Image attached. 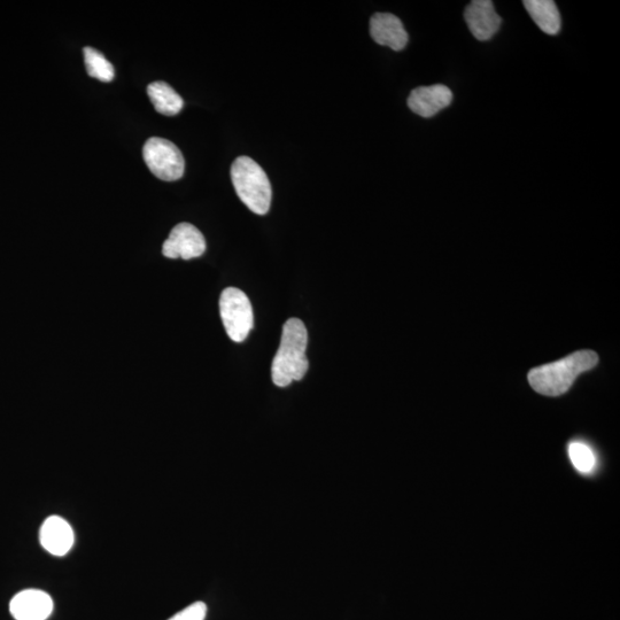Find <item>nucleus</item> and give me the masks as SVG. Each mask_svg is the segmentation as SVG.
<instances>
[{
	"instance_id": "1",
	"label": "nucleus",
	"mask_w": 620,
	"mask_h": 620,
	"mask_svg": "<svg viewBox=\"0 0 620 620\" xmlns=\"http://www.w3.org/2000/svg\"><path fill=\"white\" fill-rule=\"evenodd\" d=\"M308 332L306 325L299 319L286 321L283 327L281 345H279L271 377L278 387H286L301 381L309 368L306 358Z\"/></svg>"
},
{
	"instance_id": "2",
	"label": "nucleus",
	"mask_w": 620,
	"mask_h": 620,
	"mask_svg": "<svg viewBox=\"0 0 620 620\" xmlns=\"http://www.w3.org/2000/svg\"><path fill=\"white\" fill-rule=\"evenodd\" d=\"M599 356L593 351H579L560 361L545 364L530 371L529 382L532 389L547 397H560L567 393L576 378L593 369Z\"/></svg>"
},
{
	"instance_id": "3",
	"label": "nucleus",
	"mask_w": 620,
	"mask_h": 620,
	"mask_svg": "<svg viewBox=\"0 0 620 620\" xmlns=\"http://www.w3.org/2000/svg\"><path fill=\"white\" fill-rule=\"evenodd\" d=\"M231 180L240 200L258 215L269 212L273 190L265 170L248 157H239L231 166Z\"/></svg>"
},
{
	"instance_id": "4",
	"label": "nucleus",
	"mask_w": 620,
	"mask_h": 620,
	"mask_svg": "<svg viewBox=\"0 0 620 620\" xmlns=\"http://www.w3.org/2000/svg\"><path fill=\"white\" fill-rule=\"evenodd\" d=\"M221 319L228 336L243 343L254 325L253 308L246 294L236 288L224 290L220 298Z\"/></svg>"
},
{
	"instance_id": "5",
	"label": "nucleus",
	"mask_w": 620,
	"mask_h": 620,
	"mask_svg": "<svg viewBox=\"0 0 620 620\" xmlns=\"http://www.w3.org/2000/svg\"><path fill=\"white\" fill-rule=\"evenodd\" d=\"M145 164L159 180L173 182L184 175L185 161L178 147L165 138L147 139L143 147Z\"/></svg>"
},
{
	"instance_id": "6",
	"label": "nucleus",
	"mask_w": 620,
	"mask_h": 620,
	"mask_svg": "<svg viewBox=\"0 0 620 620\" xmlns=\"http://www.w3.org/2000/svg\"><path fill=\"white\" fill-rule=\"evenodd\" d=\"M205 251L204 235L190 223L177 224L162 246V253L169 259L191 260L201 257Z\"/></svg>"
},
{
	"instance_id": "7",
	"label": "nucleus",
	"mask_w": 620,
	"mask_h": 620,
	"mask_svg": "<svg viewBox=\"0 0 620 620\" xmlns=\"http://www.w3.org/2000/svg\"><path fill=\"white\" fill-rule=\"evenodd\" d=\"M471 34L480 42L490 41L498 33L502 19L496 13L491 0H474L464 11Z\"/></svg>"
},
{
	"instance_id": "8",
	"label": "nucleus",
	"mask_w": 620,
	"mask_h": 620,
	"mask_svg": "<svg viewBox=\"0 0 620 620\" xmlns=\"http://www.w3.org/2000/svg\"><path fill=\"white\" fill-rule=\"evenodd\" d=\"M453 102V92L446 85L420 87L410 92L408 107L422 118L429 119L445 110Z\"/></svg>"
},
{
	"instance_id": "9",
	"label": "nucleus",
	"mask_w": 620,
	"mask_h": 620,
	"mask_svg": "<svg viewBox=\"0 0 620 620\" xmlns=\"http://www.w3.org/2000/svg\"><path fill=\"white\" fill-rule=\"evenodd\" d=\"M53 600L40 589H26L15 595L10 611L17 620H46L52 615Z\"/></svg>"
},
{
	"instance_id": "10",
	"label": "nucleus",
	"mask_w": 620,
	"mask_h": 620,
	"mask_svg": "<svg viewBox=\"0 0 620 620\" xmlns=\"http://www.w3.org/2000/svg\"><path fill=\"white\" fill-rule=\"evenodd\" d=\"M370 35L377 44L401 51L408 44V34L402 21L391 13H376L370 20Z\"/></svg>"
},
{
	"instance_id": "11",
	"label": "nucleus",
	"mask_w": 620,
	"mask_h": 620,
	"mask_svg": "<svg viewBox=\"0 0 620 620\" xmlns=\"http://www.w3.org/2000/svg\"><path fill=\"white\" fill-rule=\"evenodd\" d=\"M40 540L46 552L54 556H65L74 545V531L64 518L51 516L41 527Z\"/></svg>"
},
{
	"instance_id": "12",
	"label": "nucleus",
	"mask_w": 620,
	"mask_h": 620,
	"mask_svg": "<svg viewBox=\"0 0 620 620\" xmlns=\"http://www.w3.org/2000/svg\"><path fill=\"white\" fill-rule=\"evenodd\" d=\"M536 25L547 35H557L562 28L561 13L553 0H525L523 3Z\"/></svg>"
},
{
	"instance_id": "13",
	"label": "nucleus",
	"mask_w": 620,
	"mask_h": 620,
	"mask_svg": "<svg viewBox=\"0 0 620 620\" xmlns=\"http://www.w3.org/2000/svg\"><path fill=\"white\" fill-rule=\"evenodd\" d=\"M147 95H149L155 111L162 115H177L184 106L182 97L166 82L151 83L147 87Z\"/></svg>"
},
{
	"instance_id": "14",
	"label": "nucleus",
	"mask_w": 620,
	"mask_h": 620,
	"mask_svg": "<svg viewBox=\"0 0 620 620\" xmlns=\"http://www.w3.org/2000/svg\"><path fill=\"white\" fill-rule=\"evenodd\" d=\"M84 62L87 67L88 74L102 82H111L114 79L115 71L110 61H108L104 54L96 49L84 48Z\"/></svg>"
},
{
	"instance_id": "15",
	"label": "nucleus",
	"mask_w": 620,
	"mask_h": 620,
	"mask_svg": "<svg viewBox=\"0 0 620 620\" xmlns=\"http://www.w3.org/2000/svg\"><path fill=\"white\" fill-rule=\"evenodd\" d=\"M569 456L573 464L580 474L589 475L596 468V456L593 449L581 443V441H573L569 446Z\"/></svg>"
},
{
	"instance_id": "16",
	"label": "nucleus",
	"mask_w": 620,
	"mask_h": 620,
	"mask_svg": "<svg viewBox=\"0 0 620 620\" xmlns=\"http://www.w3.org/2000/svg\"><path fill=\"white\" fill-rule=\"evenodd\" d=\"M207 615V606L204 602H196L190 604L180 612H177L168 620H205Z\"/></svg>"
}]
</instances>
